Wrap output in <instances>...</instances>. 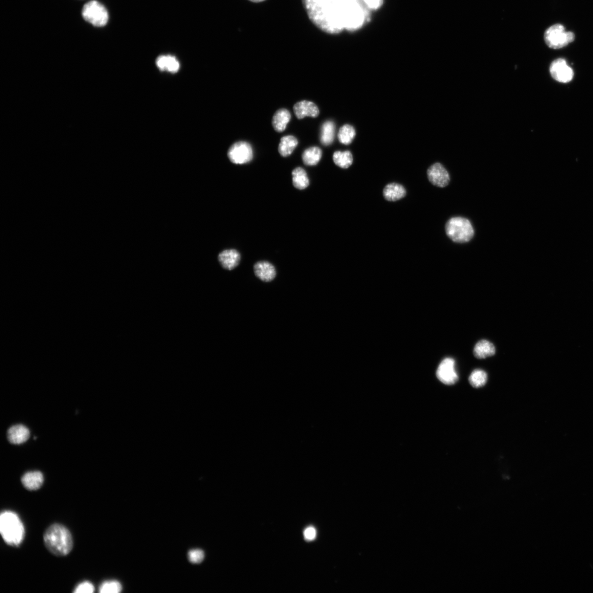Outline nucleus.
Segmentation results:
<instances>
[{
  "label": "nucleus",
  "instance_id": "nucleus-1",
  "mask_svg": "<svg viewBox=\"0 0 593 593\" xmlns=\"http://www.w3.org/2000/svg\"><path fill=\"white\" fill-rule=\"evenodd\" d=\"M309 20L322 31L336 34L345 29L341 0H302Z\"/></svg>",
  "mask_w": 593,
  "mask_h": 593
},
{
  "label": "nucleus",
  "instance_id": "nucleus-2",
  "mask_svg": "<svg viewBox=\"0 0 593 593\" xmlns=\"http://www.w3.org/2000/svg\"><path fill=\"white\" fill-rule=\"evenodd\" d=\"M44 542L49 552L56 556H64L72 551L73 540L70 531L63 525L52 524L45 531Z\"/></svg>",
  "mask_w": 593,
  "mask_h": 593
},
{
  "label": "nucleus",
  "instance_id": "nucleus-3",
  "mask_svg": "<svg viewBox=\"0 0 593 593\" xmlns=\"http://www.w3.org/2000/svg\"><path fill=\"white\" fill-rule=\"evenodd\" d=\"M0 533L8 545L18 547L25 536V530L20 518L14 512L4 511L0 516Z\"/></svg>",
  "mask_w": 593,
  "mask_h": 593
},
{
  "label": "nucleus",
  "instance_id": "nucleus-4",
  "mask_svg": "<svg viewBox=\"0 0 593 593\" xmlns=\"http://www.w3.org/2000/svg\"><path fill=\"white\" fill-rule=\"evenodd\" d=\"M445 231L448 237L454 242L466 243L472 239L474 230L468 219L454 217L449 220L445 225Z\"/></svg>",
  "mask_w": 593,
  "mask_h": 593
},
{
  "label": "nucleus",
  "instance_id": "nucleus-5",
  "mask_svg": "<svg viewBox=\"0 0 593 593\" xmlns=\"http://www.w3.org/2000/svg\"><path fill=\"white\" fill-rule=\"evenodd\" d=\"M343 5L345 29H356L361 27L365 18V11L359 1L341 0Z\"/></svg>",
  "mask_w": 593,
  "mask_h": 593
},
{
  "label": "nucleus",
  "instance_id": "nucleus-6",
  "mask_svg": "<svg viewBox=\"0 0 593 593\" xmlns=\"http://www.w3.org/2000/svg\"><path fill=\"white\" fill-rule=\"evenodd\" d=\"M575 39V35L571 32H567L560 24H556L546 30L545 40L550 48L559 49L571 43Z\"/></svg>",
  "mask_w": 593,
  "mask_h": 593
},
{
  "label": "nucleus",
  "instance_id": "nucleus-7",
  "mask_svg": "<svg viewBox=\"0 0 593 593\" xmlns=\"http://www.w3.org/2000/svg\"><path fill=\"white\" fill-rule=\"evenodd\" d=\"M84 19L95 27H103L108 21L106 9L99 2L91 1L85 4L82 11Z\"/></svg>",
  "mask_w": 593,
  "mask_h": 593
},
{
  "label": "nucleus",
  "instance_id": "nucleus-8",
  "mask_svg": "<svg viewBox=\"0 0 593 593\" xmlns=\"http://www.w3.org/2000/svg\"><path fill=\"white\" fill-rule=\"evenodd\" d=\"M228 157L236 164L247 163L252 160L253 150L251 145L245 142H239L232 145L228 151Z\"/></svg>",
  "mask_w": 593,
  "mask_h": 593
},
{
  "label": "nucleus",
  "instance_id": "nucleus-9",
  "mask_svg": "<svg viewBox=\"0 0 593 593\" xmlns=\"http://www.w3.org/2000/svg\"><path fill=\"white\" fill-rule=\"evenodd\" d=\"M550 73L555 80L560 83L570 82L574 76L572 69L563 58H558L553 61L550 67Z\"/></svg>",
  "mask_w": 593,
  "mask_h": 593
},
{
  "label": "nucleus",
  "instance_id": "nucleus-10",
  "mask_svg": "<svg viewBox=\"0 0 593 593\" xmlns=\"http://www.w3.org/2000/svg\"><path fill=\"white\" fill-rule=\"evenodd\" d=\"M455 362L453 359L447 358L439 364L436 372L438 380L447 385L455 384L458 376L455 369Z\"/></svg>",
  "mask_w": 593,
  "mask_h": 593
},
{
  "label": "nucleus",
  "instance_id": "nucleus-11",
  "mask_svg": "<svg viewBox=\"0 0 593 593\" xmlns=\"http://www.w3.org/2000/svg\"><path fill=\"white\" fill-rule=\"evenodd\" d=\"M428 179L433 185L439 187L447 186L450 181L448 171L441 163H436L427 170Z\"/></svg>",
  "mask_w": 593,
  "mask_h": 593
},
{
  "label": "nucleus",
  "instance_id": "nucleus-12",
  "mask_svg": "<svg viewBox=\"0 0 593 593\" xmlns=\"http://www.w3.org/2000/svg\"><path fill=\"white\" fill-rule=\"evenodd\" d=\"M293 111L297 118L301 119L305 117L316 118L319 114L318 107L312 102L302 101L297 102L293 107Z\"/></svg>",
  "mask_w": 593,
  "mask_h": 593
},
{
  "label": "nucleus",
  "instance_id": "nucleus-13",
  "mask_svg": "<svg viewBox=\"0 0 593 593\" xmlns=\"http://www.w3.org/2000/svg\"><path fill=\"white\" fill-rule=\"evenodd\" d=\"M255 276L265 282H270L277 275V271L271 262L260 261L256 262L254 266Z\"/></svg>",
  "mask_w": 593,
  "mask_h": 593
},
{
  "label": "nucleus",
  "instance_id": "nucleus-14",
  "mask_svg": "<svg viewBox=\"0 0 593 593\" xmlns=\"http://www.w3.org/2000/svg\"><path fill=\"white\" fill-rule=\"evenodd\" d=\"M29 437V429L26 426L21 424L12 426L8 431V439L11 444H23L28 441Z\"/></svg>",
  "mask_w": 593,
  "mask_h": 593
},
{
  "label": "nucleus",
  "instance_id": "nucleus-15",
  "mask_svg": "<svg viewBox=\"0 0 593 593\" xmlns=\"http://www.w3.org/2000/svg\"><path fill=\"white\" fill-rule=\"evenodd\" d=\"M218 260L220 264L225 270L231 271L239 265L241 255L240 253L235 249H228L224 250L219 254Z\"/></svg>",
  "mask_w": 593,
  "mask_h": 593
},
{
  "label": "nucleus",
  "instance_id": "nucleus-16",
  "mask_svg": "<svg viewBox=\"0 0 593 593\" xmlns=\"http://www.w3.org/2000/svg\"><path fill=\"white\" fill-rule=\"evenodd\" d=\"M44 480L43 474L39 471L26 473L21 479L22 485L29 491L39 490L43 485Z\"/></svg>",
  "mask_w": 593,
  "mask_h": 593
},
{
  "label": "nucleus",
  "instance_id": "nucleus-17",
  "mask_svg": "<svg viewBox=\"0 0 593 593\" xmlns=\"http://www.w3.org/2000/svg\"><path fill=\"white\" fill-rule=\"evenodd\" d=\"M159 70L170 73H176L179 71L180 63L178 59L170 55H163L156 60Z\"/></svg>",
  "mask_w": 593,
  "mask_h": 593
},
{
  "label": "nucleus",
  "instance_id": "nucleus-18",
  "mask_svg": "<svg viewBox=\"0 0 593 593\" xmlns=\"http://www.w3.org/2000/svg\"><path fill=\"white\" fill-rule=\"evenodd\" d=\"M406 193L405 188L396 183H389L383 189L384 197L386 200L391 202L399 201L404 198Z\"/></svg>",
  "mask_w": 593,
  "mask_h": 593
},
{
  "label": "nucleus",
  "instance_id": "nucleus-19",
  "mask_svg": "<svg viewBox=\"0 0 593 593\" xmlns=\"http://www.w3.org/2000/svg\"><path fill=\"white\" fill-rule=\"evenodd\" d=\"M291 117V113L286 109H279L275 113L273 118V126L275 131L281 133L284 131L289 123Z\"/></svg>",
  "mask_w": 593,
  "mask_h": 593
},
{
  "label": "nucleus",
  "instance_id": "nucleus-20",
  "mask_svg": "<svg viewBox=\"0 0 593 593\" xmlns=\"http://www.w3.org/2000/svg\"><path fill=\"white\" fill-rule=\"evenodd\" d=\"M474 353L477 358L485 359L494 356L496 353V348L490 341L483 340L476 345Z\"/></svg>",
  "mask_w": 593,
  "mask_h": 593
},
{
  "label": "nucleus",
  "instance_id": "nucleus-21",
  "mask_svg": "<svg viewBox=\"0 0 593 593\" xmlns=\"http://www.w3.org/2000/svg\"><path fill=\"white\" fill-rule=\"evenodd\" d=\"M298 143L297 139L293 136H289L281 138L279 146V152L280 155L284 157L291 155L296 149Z\"/></svg>",
  "mask_w": 593,
  "mask_h": 593
},
{
  "label": "nucleus",
  "instance_id": "nucleus-22",
  "mask_svg": "<svg viewBox=\"0 0 593 593\" xmlns=\"http://www.w3.org/2000/svg\"><path fill=\"white\" fill-rule=\"evenodd\" d=\"M293 185L296 188L303 189L309 185V180L306 172L301 167H297L292 171Z\"/></svg>",
  "mask_w": 593,
  "mask_h": 593
},
{
  "label": "nucleus",
  "instance_id": "nucleus-23",
  "mask_svg": "<svg viewBox=\"0 0 593 593\" xmlns=\"http://www.w3.org/2000/svg\"><path fill=\"white\" fill-rule=\"evenodd\" d=\"M321 157V150L318 147H311L304 151L302 160L307 166H314L319 162Z\"/></svg>",
  "mask_w": 593,
  "mask_h": 593
},
{
  "label": "nucleus",
  "instance_id": "nucleus-24",
  "mask_svg": "<svg viewBox=\"0 0 593 593\" xmlns=\"http://www.w3.org/2000/svg\"><path fill=\"white\" fill-rule=\"evenodd\" d=\"M335 124L334 122L328 120L324 123L321 129L320 142L325 146L331 145L334 140Z\"/></svg>",
  "mask_w": 593,
  "mask_h": 593
},
{
  "label": "nucleus",
  "instance_id": "nucleus-25",
  "mask_svg": "<svg viewBox=\"0 0 593 593\" xmlns=\"http://www.w3.org/2000/svg\"><path fill=\"white\" fill-rule=\"evenodd\" d=\"M333 160L339 167L347 169L352 164L353 159L352 153L349 151H336L333 155Z\"/></svg>",
  "mask_w": 593,
  "mask_h": 593
},
{
  "label": "nucleus",
  "instance_id": "nucleus-26",
  "mask_svg": "<svg viewBox=\"0 0 593 593\" xmlns=\"http://www.w3.org/2000/svg\"><path fill=\"white\" fill-rule=\"evenodd\" d=\"M356 130L353 126L346 124L340 128L338 134L340 142L346 145H350L356 137Z\"/></svg>",
  "mask_w": 593,
  "mask_h": 593
},
{
  "label": "nucleus",
  "instance_id": "nucleus-27",
  "mask_svg": "<svg viewBox=\"0 0 593 593\" xmlns=\"http://www.w3.org/2000/svg\"><path fill=\"white\" fill-rule=\"evenodd\" d=\"M487 381V373L482 370H474L469 377V382L471 385L475 388L484 386Z\"/></svg>",
  "mask_w": 593,
  "mask_h": 593
},
{
  "label": "nucleus",
  "instance_id": "nucleus-28",
  "mask_svg": "<svg viewBox=\"0 0 593 593\" xmlns=\"http://www.w3.org/2000/svg\"><path fill=\"white\" fill-rule=\"evenodd\" d=\"M122 590L121 584L116 580L103 583L99 588L101 593H118Z\"/></svg>",
  "mask_w": 593,
  "mask_h": 593
},
{
  "label": "nucleus",
  "instance_id": "nucleus-29",
  "mask_svg": "<svg viewBox=\"0 0 593 593\" xmlns=\"http://www.w3.org/2000/svg\"><path fill=\"white\" fill-rule=\"evenodd\" d=\"M188 559L193 564H199L205 558V553L200 549L192 550L188 553Z\"/></svg>",
  "mask_w": 593,
  "mask_h": 593
},
{
  "label": "nucleus",
  "instance_id": "nucleus-30",
  "mask_svg": "<svg viewBox=\"0 0 593 593\" xmlns=\"http://www.w3.org/2000/svg\"><path fill=\"white\" fill-rule=\"evenodd\" d=\"M94 591L95 587L93 584L89 582H84L79 584L76 588L74 592L76 593H92Z\"/></svg>",
  "mask_w": 593,
  "mask_h": 593
},
{
  "label": "nucleus",
  "instance_id": "nucleus-31",
  "mask_svg": "<svg viewBox=\"0 0 593 593\" xmlns=\"http://www.w3.org/2000/svg\"><path fill=\"white\" fill-rule=\"evenodd\" d=\"M316 532L314 528L310 527L305 529L304 532L305 539L307 541H313L315 539Z\"/></svg>",
  "mask_w": 593,
  "mask_h": 593
},
{
  "label": "nucleus",
  "instance_id": "nucleus-32",
  "mask_svg": "<svg viewBox=\"0 0 593 593\" xmlns=\"http://www.w3.org/2000/svg\"><path fill=\"white\" fill-rule=\"evenodd\" d=\"M364 1L372 9L378 8L382 4V0H364Z\"/></svg>",
  "mask_w": 593,
  "mask_h": 593
},
{
  "label": "nucleus",
  "instance_id": "nucleus-33",
  "mask_svg": "<svg viewBox=\"0 0 593 593\" xmlns=\"http://www.w3.org/2000/svg\"><path fill=\"white\" fill-rule=\"evenodd\" d=\"M249 1L251 2L252 3H259L263 2L266 1V0H249Z\"/></svg>",
  "mask_w": 593,
  "mask_h": 593
},
{
  "label": "nucleus",
  "instance_id": "nucleus-34",
  "mask_svg": "<svg viewBox=\"0 0 593 593\" xmlns=\"http://www.w3.org/2000/svg\"><path fill=\"white\" fill-rule=\"evenodd\" d=\"M354 1H359V0H354Z\"/></svg>",
  "mask_w": 593,
  "mask_h": 593
}]
</instances>
